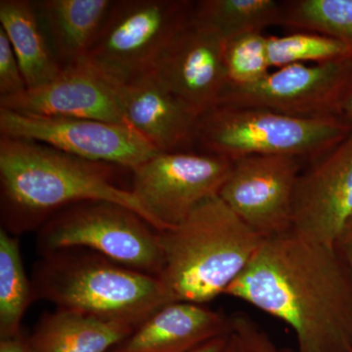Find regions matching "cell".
Here are the masks:
<instances>
[{
    "label": "cell",
    "mask_w": 352,
    "mask_h": 352,
    "mask_svg": "<svg viewBox=\"0 0 352 352\" xmlns=\"http://www.w3.org/2000/svg\"><path fill=\"white\" fill-rule=\"evenodd\" d=\"M224 295L288 324L298 352L352 349V276L330 245L293 229L264 238Z\"/></svg>",
    "instance_id": "cell-1"
},
{
    "label": "cell",
    "mask_w": 352,
    "mask_h": 352,
    "mask_svg": "<svg viewBox=\"0 0 352 352\" xmlns=\"http://www.w3.org/2000/svg\"><path fill=\"white\" fill-rule=\"evenodd\" d=\"M116 168L119 166L80 159L36 141L1 136V228L14 236L36 232L69 206L108 201L131 208L157 229L131 189L118 184Z\"/></svg>",
    "instance_id": "cell-2"
},
{
    "label": "cell",
    "mask_w": 352,
    "mask_h": 352,
    "mask_svg": "<svg viewBox=\"0 0 352 352\" xmlns=\"http://www.w3.org/2000/svg\"><path fill=\"white\" fill-rule=\"evenodd\" d=\"M157 237L164 263L160 279L175 302L198 305L224 295L263 239L219 196L177 226L157 230Z\"/></svg>",
    "instance_id": "cell-3"
},
{
    "label": "cell",
    "mask_w": 352,
    "mask_h": 352,
    "mask_svg": "<svg viewBox=\"0 0 352 352\" xmlns=\"http://www.w3.org/2000/svg\"><path fill=\"white\" fill-rule=\"evenodd\" d=\"M31 280L36 300L133 329L175 302L160 278L82 248L41 254Z\"/></svg>",
    "instance_id": "cell-4"
},
{
    "label": "cell",
    "mask_w": 352,
    "mask_h": 352,
    "mask_svg": "<svg viewBox=\"0 0 352 352\" xmlns=\"http://www.w3.org/2000/svg\"><path fill=\"white\" fill-rule=\"evenodd\" d=\"M351 133V124L339 116L300 118L265 109L220 105L201 116L196 145L230 161L288 156L310 164Z\"/></svg>",
    "instance_id": "cell-5"
},
{
    "label": "cell",
    "mask_w": 352,
    "mask_h": 352,
    "mask_svg": "<svg viewBox=\"0 0 352 352\" xmlns=\"http://www.w3.org/2000/svg\"><path fill=\"white\" fill-rule=\"evenodd\" d=\"M36 236L39 254L82 248L131 270L160 278L164 256L157 230L131 208L108 201H87L51 217Z\"/></svg>",
    "instance_id": "cell-6"
},
{
    "label": "cell",
    "mask_w": 352,
    "mask_h": 352,
    "mask_svg": "<svg viewBox=\"0 0 352 352\" xmlns=\"http://www.w3.org/2000/svg\"><path fill=\"white\" fill-rule=\"evenodd\" d=\"M193 6L191 0H113L85 60L118 85L149 73Z\"/></svg>",
    "instance_id": "cell-7"
},
{
    "label": "cell",
    "mask_w": 352,
    "mask_h": 352,
    "mask_svg": "<svg viewBox=\"0 0 352 352\" xmlns=\"http://www.w3.org/2000/svg\"><path fill=\"white\" fill-rule=\"evenodd\" d=\"M231 166L230 160L210 153L159 152L132 170L131 191L157 230H164L219 196Z\"/></svg>",
    "instance_id": "cell-8"
},
{
    "label": "cell",
    "mask_w": 352,
    "mask_h": 352,
    "mask_svg": "<svg viewBox=\"0 0 352 352\" xmlns=\"http://www.w3.org/2000/svg\"><path fill=\"white\" fill-rule=\"evenodd\" d=\"M0 133L131 171L159 153L126 124L99 120L22 115L0 108Z\"/></svg>",
    "instance_id": "cell-9"
},
{
    "label": "cell",
    "mask_w": 352,
    "mask_h": 352,
    "mask_svg": "<svg viewBox=\"0 0 352 352\" xmlns=\"http://www.w3.org/2000/svg\"><path fill=\"white\" fill-rule=\"evenodd\" d=\"M352 80V58L315 64H292L258 82L229 85L219 105L265 109L300 118L339 116Z\"/></svg>",
    "instance_id": "cell-10"
},
{
    "label": "cell",
    "mask_w": 352,
    "mask_h": 352,
    "mask_svg": "<svg viewBox=\"0 0 352 352\" xmlns=\"http://www.w3.org/2000/svg\"><path fill=\"white\" fill-rule=\"evenodd\" d=\"M219 197L261 238L292 228V208L302 162L288 156L234 160Z\"/></svg>",
    "instance_id": "cell-11"
},
{
    "label": "cell",
    "mask_w": 352,
    "mask_h": 352,
    "mask_svg": "<svg viewBox=\"0 0 352 352\" xmlns=\"http://www.w3.org/2000/svg\"><path fill=\"white\" fill-rule=\"evenodd\" d=\"M219 34L190 18L150 71L198 116L219 105L230 85Z\"/></svg>",
    "instance_id": "cell-12"
},
{
    "label": "cell",
    "mask_w": 352,
    "mask_h": 352,
    "mask_svg": "<svg viewBox=\"0 0 352 352\" xmlns=\"http://www.w3.org/2000/svg\"><path fill=\"white\" fill-rule=\"evenodd\" d=\"M351 215L352 133L300 173L294 193L291 229L333 247Z\"/></svg>",
    "instance_id": "cell-13"
},
{
    "label": "cell",
    "mask_w": 352,
    "mask_h": 352,
    "mask_svg": "<svg viewBox=\"0 0 352 352\" xmlns=\"http://www.w3.org/2000/svg\"><path fill=\"white\" fill-rule=\"evenodd\" d=\"M0 108L22 115L126 124L117 83L101 75L85 59L65 67L56 78L41 87L0 99Z\"/></svg>",
    "instance_id": "cell-14"
},
{
    "label": "cell",
    "mask_w": 352,
    "mask_h": 352,
    "mask_svg": "<svg viewBox=\"0 0 352 352\" xmlns=\"http://www.w3.org/2000/svg\"><path fill=\"white\" fill-rule=\"evenodd\" d=\"M118 91L124 122L157 152L192 151L200 116L153 74L118 85Z\"/></svg>",
    "instance_id": "cell-15"
},
{
    "label": "cell",
    "mask_w": 352,
    "mask_h": 352,
    "mask_svg": "<svg viewBox=\"0 0 352 352\" xmlns=\"http://www.w3.org/2000/svg\"><path fill=\"white\" fill-rule=\"evenodd\" d=\"M232 333L230 317L198 303L164 305L109 352H189Z\"/></svg>",
    "instance_id": "cell-16"
},
{
    "label": "cell",
    "mask_w": 352,
    "mask_h": 352,
    "mask_svg": "<svg viewBox=\"0 0 352 352\" xmlns=\"http://www.w3.org/2000/svg\"><path fill=\"white\" fill-rule=\"evenodd\" d=\"M113 0H38L39 22L62 69L87 58Z\"/></svg>",
    "instance_id": "cell-17"
},
{
    "label": "cell",
    "mask_w": 352,
    "mask_h": 352,
    "mask_svg": "<svg viewBox=\"0 0 352 352\" xmlns=\"http://www.w3.org/2000/svg\"><path fill=\"white\" fill-rule=\"evenodd\" d=\"M134 329L56 308L41 317L27 336L31 352H109Z\"/></svg>",
    "instance_id": "cell-18"
},
{
    "label": "cell",
    "mask_w": 352,
    "mask_h": 352,
    "mask_svg": "<svg viewBox=\"0 0 352 352\" xmlns=\"http://www.w3.org/2000/svg\"><path fill=\"white\" fill-rule=\"evenodd\" d=\"M0 28L19 61L28 89L51 82L62 71L46 38L34 1L1 0Z\"/></svg>",
    "instance_id": "cell-19"
},
{
    "label": "cell",
    "mask_w": 352,
    "mask_h": 352,
    "mask_svg": "<svg viewBox=\"0 0 352 352\" xmlns=\"http://www.w3.org/2000/svg\"><path fill=\"white\" fill-rule=\"evenodd\" d=\"M281 14L277 0H200L194 1L192 18L226 41L279 25Z\"/></svg>",
    "instance_id": "cell-20"
},
{
    "label": "cell",
    "mask_w": 352,
    "mask_h": 352,
    "mask_svg": "<svg viewBox=\"0 0 352 352\" xmlns=\"http://www.w3.org/2000/svg\"><path fill=\"white\" fill-rule=\"evenodd\" d=\"M36 300L25 273L20 241L0 228V340L22 333L23 317Z\"/></svg>",
    "instance_id": "cell-21"
},
{
    "label": "cell",
    "mask_w": 352,
    "mask_h": 352,
    "mask_svg": "<svg viewBox=\"0 0 352 352\" xmlns=\"http://www.w3.org/2000/svg\"><path fill=\"white\" fill-rule=\"evenodd\" d=\"M279 25L331 36L352 50V0L282 1Z\"/></svg>",
    "instance_id": "cell-22"
},
{
    "label": "cell",
    "mask_w": 352,
    "mask_h": 352,
    "mask_svg": "<svg viewBox=\"0 0 352 352\" xmlns=\"http://www.w3.org/2000/svg\"><path fill=\"white\" fill-rule=\"evenodd\" d=\"M271 68L292 64H315L352 58L349 46L317 32H295L283 36H268Z\"/></svg>",
    "instance_id": "cell-23"
},
{
    "label": "cell",
    "mask_w": 352,
    "mask_h": 352,
    "mask_svg": "<svg viewBox=\"0 0 352 352\" xmlns=\"http://www.w3.org/2000/svg\"><path fill=\"white\" fill-rule=\"evenodd\" d=\"M267 38L263 32H252L224 41V64L230 85H252L270 73Z\"/></svg>",
    "instance_id": "cell-24"
},
{
    "label": "cell",
    "mask_w": 352,
    "mask_h": 352,
    "mask_svg": "<svg viewBox=\"0 0 352 352\" xmlns=\"http://www.w3.org/2000/svg\"><path fill=\"white\" fill-rule=\"evenodd\" d=\"M27 89L17 56L6 32L0 28V99L15 96Z\"/></svg>",
    "instance_id": "cell-25"
},
{
    "label": "cell",
    "mask_w": 352,
    "mask_h": 352,
    "mask_svg": "<svg viewBox=\"0 0 352 352\" xmlns=\"http://www.w3.org/2000/svg\"><path fill=\"white\" fill-rule=\"evenodd\" d=\"M231 325L244 352H282L270 335L249 315L236 312L231 316Z\"/></svg>",
    "instance_id": "cell-26"
},
{
    "label": "cell",
    "mask_w": 352,
    "mask_h": 352,
    "mask_svg": "<svg viewBox=\"0 0 352 352\" xmlns=\"http://www.w3.org/2000/svg\"><path fill=\"white\" fill-rule=\"evenodd\" d=\"M333 248L352 276V215L340 231Z\"/></svg>",
    "instance_id": "cell-27"
},
{
    "label": "cell",
    "mask_w": 352,
    "mask_h": 352,
    "mask_svg": "<svg viewBox=\"0 0 352 352\" xmlns=\"http://www.w3.org/2000/svg\"><path fill=\"white\" fill-rule=\"evenodd\" d=\"M0 352H31L27 336L22 332L15 337L0 340Z\"/></svg>",
    "instance_id": "cell-28"
},
{
    "label": "cell",
    "mask_w": 352,
    "mask_h": 352,
    "mask_svg": "<svg viewBox=\"0 0 352 352\" xmlns=\"http://www.w3.org/2000/svg\"><path fill=\"white\" fill-rule=\"evenodd\" d=\"M340 117L346 120L352 126V80L347 87L340 104Z\"/></svg>",
    "instance_id": "cell-29"
},
{
    "label": "cell",
    "mask_w": 352,
    "mask_h": 352,
    "mask_svg": "<svg viewBox=\"0 0 352 352\" xmlns=\"http://www.w3.org/2000/svg\"><path fill=\"white\" fill-rule=\"evenodd\" d=\"M230 335L231 333H229V335L215 338V339L210 340L189 352H223Z\"/></svg>",
    "instance_id": "cell-30"
},
{
    "label": "cell",
    "mask_w": 352,
    "mask_h": 352,
    "mask_svg": "<svg viewBox=\"0 0 352 352\" xmlns=\"http://www.w3.org/2000/svg\"><path fill=\"white\" fill-rule=\"evenodd\" d=\"M223 352H244L243 347L241 346L239 340L236 337L235 333H231L230 337H229L228 342Z\"/></svg>",
    "instance_id": "cell-31"
},
{
    "label": "cell",
    "mask_w": 352,
    "mask_h": 352,
    "mask_svg": "<svg viewBox=\"0 0 352 352\" xmlns=\"http://www.w3.org/2000/svg\"><path fill=\"white\" fill-rule=\"evenodd\" d=\"M349 352H352V349H351V351H349Z\"/></svg>",
    "instance_id": "cell-32"
}]
</instances>
